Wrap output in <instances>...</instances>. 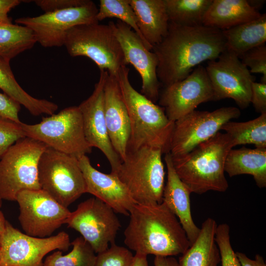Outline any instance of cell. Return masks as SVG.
Wrapping results in <instances>:
<instances>
[{
    "instance_id": "32",
    "label": "cell",
    "mask_w": 266,
    "mask_h": 266,
    "mask_svg": "<svg viewBox=\"0 0 266 266\" xmlns=\"http://www.w3.org/2000/svg\"><path fill=\"white\" fill-rule=\"evenodd\" d=\"M109 18H117L130 27L140 37L146 47L152 50L153 47L145 41L138 29L137 19L129 0H100L97 20L99 22Z\"/></svg>"
},
{
    "instance_id": "36",
    "label": "cell",
    "mask_w": 266,
    "mask_h": 266,
    "mask_svg": "<svg viewBox=\"0 0 266 266\" xmlns=\"http://www.w3.org/2000/svg\"><path fill=\"white\" fill-rule=\"evenodd\" d=\"M24 137L21 123L0 117V158L11 146Z\"/></svg>"
},
{
    "instance_id": "2",
    "label": "cell",
    "mask_w": 266,
    "mask_h": 266,
    "mask_svg": "<svg viewBox=\"0 0 266 266\" xmlns=\"http://www.w3.org/2000/svg\"><path fill=\"white\" fill-rule=\"evenodd\" d=\"M129 216L124 243L135 254L173 257L183 254L191 246L178 218L163 201L136 203Z\"/></svg>"
},
{
    "instance_id": "39",
    "label": "cell",
    "mask_w": 266,
    "mask_h": 266,
    "mask_svg": "<svg viewBox=\"0 0 266 266\" xmlns=\"http://www.w3.org/2000/svg\"><path fill=\"white\" fill-rule=\"evenodd\" d=\"M250 103L257 112L266 113V84L255 81L252 83Z\"/></svg>"
},
{
    "instance_id": "23",
    "label": "cell",
    "mask_w": 266,
    "mask_h": 266,
    "mask_svg": "<svg viewBox=\"0 0 266 266\" xmlns=\"http://www.w3.org/2000/svg\"><path fill=\"white\" fill-rule=\"evenodd\" d=\"M261 15L247 0H213L203 25L224 31L257 19Z\"/></svg>"
},
{
    "instance_id": "46",
    "label": "cell",
    "mask_w": 266,
    "mask_h": 266,
    "mask_svg": "<svg viewBox=\"0 0 266 266\" xmlns=\"http://www.w3.org/2000/svg\"><path fill=\"white\" fill-rule=\"evenodd\" d=\"M1 203H2V200H0V207L1 206Z\"/></svg>"
},
{
    "instance_id": "12",
    "label": "cell",
    "mask_w": 266,
    "mask_h": 266,
    "mask_svg": "<svg viewBox=\"0 0 266 266\" xmlns=\"http://www.w3.org/2000/svg\"><path fill=\"white\" fill-rule=\"evenodd\" d=\"M240 115V110L232 106L211 112L193 110L174 122L169 153L178 156L189 152L219 132L227 122Z\"/></svg>"
},
{
    "instance_id": "8",
    "label": "cell",
    "mask_w": 266,
    "mask_h": 266,
    "mask_svg": "<svg viewBox=\"0 0 266 266\" xmlns=\"http://www.w3.org/2000/svg\"><path fill=\"white\" fill-rule=\"evenodd\" d=\"M26 137L38 140L48 147L77 159L92 151L84 133L78 106H70L43 117L36 124L21 123Z\"/></svg>"
},
{
    "instance_id": "40",
    "label": "cell",
    "mask_w": 266,
    "mask_h": 266,
    "mask_svg": "<svg viewBox=\"0 0 266 266\" xmlns=\"http://www.w3.org/2000/svg\"><path fill=\"white\" fill-rule=\"evenodd\" d=\"M235 253L240 266H266L263 257L260 255L257 254L254 259H251L243 253L239 252Z\"/></svg>"
},
{
    "instance_id": "9",
    "label": "cell",
    "mask_w": 266,
    "mask_h": 266,
    "mask_svg": "<svg viewBox=\"0 0 266 266\" xmlns=\"http://www.w3.org/2000/svg\"><path fill=\"white\" fill-rule=\"evenodd\" d=\"M40 188L66 207L86 193L77 158L48 147L38 163Z\"/></svg>"
},
{
    "instance_id": "30",
    "label": "cell",
    "mask_w": 266,
    "mask_h": 266,
    "mask_svg": "<svg viewBox=\"0 0 266 266\" xmlns=\"http://www.w3.org/2000/svg\"><path fill=\"white\" fill-rule=\"evenodd\" d=\"M213 0H165L169 21L184 26L203 25Z\"/></svg>"
},
{
    "instance_id": "21",
    "label": "cell",
    "mask_w": 266,
    "mask_h": 266,
    "mask_svg": "<svg viewBox=\"0 0 266 266\" xmlns=\"http://www.w3.org/2000/svg\"><path fill=\"white\" fill-rule=\"evenodd\" d=\"M165 162L167 169V181L162 201L178 218L191 245L198 237L200 228L194 223L192 216L191 192L176 174L169 152L165 154Z\"/></svg>"
},
{
    "instance_id": "3",
    "label": "cell",
    "mask_w": 266,
    "mask_h": 266,
    "mask_svg": "<svg viewBox=\"0 0 266 266\" xmlns=\"http://www.w3.org/2000/svg\"><path fill=\"white\" fill-rule=\"evenodd\" d=\"M129 71L124 66L117 75L130 120L127 151L148 147L160 150L163 154L169 153L174 122L168 119L163 107L134 89Z\"/></svg>"
},
{
    "instance_id": "38",
    "label": "cell",
    "mask_w": 266,
    "mask_h": 266,
    "mask_svg": "<svg viewBox=\"0 0 266 266\" xmlns=\"http://www.w3.org/2000/svg\"><path fill=\"white\" fill-rule=\"evenodd\" d=\"M88 0H37L35 4L43 11L50 12L83 5Z\"/></svg>"
},
{
    "instance_id": "31",
    "label": "cell",
    "mask_w": 266,
    "mask_h": 266,
    "mask_svg": "<svg viewBox=\"0 0 266 266\" xmlns=\"http://www.w3.org/2000/svg\"><path fill=\"white\" fill-rule=\"evenodd\" d=\"M71 245L72 249L67 254L57 250L47 256L43 266H94L96 253L81 236L73 240Z\"/></svg>"
},
{
    "instance_id": "37",
    "label": "cell",
    "mask_w": 266,
    "mask_h": 266,
    "mask_svg": "<svg viewBox=\"0 0 266 266\" xmlns=\"http://www.w3.org/2000/svg\"><path fill=\"white\" fill-rule=\"evenodd\" d=\"M20 105L7 95L0 92V117L21 123L18 115Z\"/></svg>"
},
{
    "instance_id": "41",
    "label": "cell",
    "mask_w": 266,
    "mask_h": 266,
    "mask_svg": "<svg viewBox=\"0 0 266 266\" xmlns=\"http://www.w3.org/2000/svg\"><path fill=\"white\" fill-rule=\"evenodd\" d=\"M22 1L20 0H0V20H11L7 15L8 13Z\"/></svg>"
},
{
    "instance_id": "14",
    "label": "cell",
    "mask_w": 266,
    "mask_h": 266,
    "mask_svg": "<svg viewBox=\"0 0 266 266\" xmlns=\"http://www.w3.org/2000/svg\"><path fill=\"white\" fill-rule=\"evenodd\" d=\"M16 201L19 206L18 217L26 233L37 237H47L66 224L71 212L42 189L20 192Z\"/></svg>"
},
{
    "instance_id": "13",
    "label": "cell",
    "mask_w": 266,
    "mask_h": 266,
    "mask_svg": "<svg viewBox=\"0 0 266 266\" xmlns=\"http://www.w3.org/2000/svg\"><path fill=\"white\" fill-rule=\"evenodd\" d=\"M98 8L92 0L73 7L46 12L36 17L18 18L17 24L26 26L33 32L36 41L44 47L64 45L67 32L82 24L98 23Z\"/></svg>"
},
{
    "instance_id": "4",
    "label": "cell",
    "mask_w": 266,
    "mask_h": 266,
    "mask_svg": "<svg viewBox=\"0 0 266 266\" xmlns=\"http://www.w3.org/2000/svg\"><path fill=\"white\" fill-rule=\"evenodd\" d=\"M233 147L232 138L227 133L218 132L189 152L171 156L172 165L191 193L224 192L229 187L225 176V162Z\"/></svg>"
},
{
    "instance_id": "27",
    "label": "cell",
    "mask_w": 266,
    "mask_h": 266,
    "mask_svg": "<svg viewBox=\"0 0 266 266\" xmlns=\"http://www.w3.org/2000/svg\"><path fill=\"white\" fill-rule=\"evenodd\" d=\"M226 50L239 58L252 48L266 41V14L257 19L222 31Z\"/></svg>"
},
{
    "instance_id": "26",
    "label": "cell",
    "mask_w": 266,
    "mask_h": 266,
    "mask_svg": "<svg viewBox=\"0 0 266 266\" xmlns=\"http://www.w3.org/2000/svg\"><path fill=\"white\" fill-rule=\"evenodd\" d=\"M0 89L31 114L39 116L54 114L58 108L57 104L44 99L35 98L27 93L18 84L11 70L10 61L0 57Z\"/></svg>"
},
{
    "instance_id": "34",
    "label": "cell",
    "mask_w": 266,
    "mask_h": 266,
    "mask_svg": "<svg viewBox=\"0 0 266 266\" xmlns=\"http://www.w3.org/2000/svg\"><path fill=\"white\" fill-rule=\"evenodd\" d=\"M230 233L228 224L223 223L217 225L215 239L220 254L221 266H240L231 243Z\"/></svg>"
},
{
    "instance_id": "25",
    "label": "cell",
    "mask_w": 266,
    "mask_h": 266,
    "mask_svg": "<svg viewBox=\"0 0 266 266\" xmlns=\"http://www.w3.org/2000/svg\"><path fill=\"white\" fill-rule=\"evenodd\" d=\"M224 171L230 177L241 174L251 175L260 188H265L266 148H232L226 157Z\"/></svg>"
},
{
    "instance_id": "20",
    "label": "cell",
    "mask_w": 266,
    "mask_h": 266,
    "mask_svg": "<svg viewBox=\"0 0 266 266\" xmlns=\"http://www.w3.org/2000/svg\"><path fill=\"white\" fill-rule=\"evenodd\" d=\"M103 106L109 138L122 161L130 139V120L117 76L108 72L104 86Z\"/></svg>"
},
{
    "instance_id": "16",
    "label": "cell",
    "mask_w": 266,
    "mask_h": 266,
    "mask_svg": "<svg viewBox=\"0 0 266 266\" xmlns=\"http://www.w3.org/2000/svg\"><path fill=\"white\" fill-rule=\"evenodd\" d=\"M214 98L205 67L200 65L184 79L165 86L158 100L168 119L175 122L200 103L214 100Z\"/></svg>"
},
{
    "instance_id": "29",
    "label": "cell",
    "mask_w": 266,
    "mask_h": 266,
    "mask_svg": "<svg viewBox=\"0 0 266 266\" xmlns=\"http://www.w3.org/2000/svg\"><path fill=\"white\" fill-rule=\"evenodd\" d=\"M232 139L234 147L253 144L266 148V113L253 120L243 122L230 121L221 128Z\"/></svg>"
},
{
    "instance_id": "19",
    "label": "cell",
    "mask_w": 266,
    "mask_h": 266,
    "mask_svg": "<svg viewBox=\"0 0 266 266\" xmlns=\"http://www.w3.org/2000/svg\"><path fill=\"white\" fill-rule=\"evenodd\" d=\"M78 160L85 179L86 193L107 204L116 213L129 216L130 211L136 203L117 176L97 170L86 155Z\"/></svg>"
},
{
    "instance_id": "45",
    "label": "cell",
    "mask_w": 266,
    "mask_h": 266,
    "mask_svg": "<svg viewBox=\"0 0 266 266\" xmlns=\"http://www.w3.org/2000/svg\"><path fill=\"white\" fill-rule=\"evenodd\" d=\"M6 221L3 213L0 210V244L5 229Z\"/></svg>"
},
{
    "instance_id": "10",
    "label": "cell",
    "mask_w": 266,
    "mask_h": 266,
    "mask_svg": "<svg viewBox=\"0 0 266 266\" xmlns=\"http://www.w3.org/2000/svg\"><path fill=\"white\" fill-rule=\"evenodd\" d=\"M68 234L61 232L41 238L23 233L7 221L0 244V266H43V258L55 250L66 251Z\"/></svg>"
},
{
    "instance_id": "35",
    "label": "cell",
    "mask_w": 266,
    "mask_h": 266,
    "mask_svg": "<svg viewBox=\"0 0 266 266\" xmlns=\"http://www.w3.org/2000/svg\"><path fill=\"white\" fill-rule=\"evenodd\" d=\"M251 73H261V82L266 84V45L263 44L247 51L239 58Z\"/></svg>"
},
{
    "instance_id": "15",
    "label": "cell",
    "mask_w": 266,
    "mask_h": 266,
    "mask_svg": "<svg viewBox=\"0 0 266 266\" xmlns=\"http://www.w3.org/2000/svg\"><path fill=\"white\" fill-rule=\"evenodd\" d=\"M205 69L214 90V100L231 98L242 109L249 105L255 77L237 56L226 50L217 59L208 61Z\"/></svg>"
},
{
    "instance_id": "43",
    "label": "cell",
    "mask_w": 266,
    "mask_h": 266,
    "mask_svg": "<svg viewBox=\"0 0 266 266\" xmlns=\"http://www.w3.org/2000/svg\"><path fill=\"white\" fill-rule=\"evenodd\" d=\"M147 256L144 255L135 254L131 266H149Z\"/></svg>"
},
{
    "instance_id": "17",
    "label": "cell",
    "mask_w": 266,
    "mask_h": 266,
    "mask_svg": "<svg viewBox=\"0 0 266 266\" xmlns=\"http://www.w3.org/2000/svg\"><path fill=\"white\" fill-rule=\"evenodd\" d=\"M114 29L126 65L131 64L141 77V94L155 103L159 100L160 84L157 75L156 55L149 50L140 37L124 23L118 20L114 23Z\"/></svg>"
},
{
    "instance_id": "11",
    "label": "cell",
    "mask_w": 266,
    "mask_h": 266,
    "mask_svg": "<svg viewBox=\"0 0 266 266\" xmlns=\"http://www.w3.org/2000/svg\"><path fill=\"white\" fill-rule=\"evenodd\" d=\"M68 227L79 233L96 254L115 243L121 224L111 207L96 198L80 203L66 220Z\"/></svg>"
},
{
    "instance_id": "5",
    "label": "cell",
    "mask_w": 266,
    "mask_h": 266,
    "mask_svg": "<svg viewBox=\"0 0 266 266\" xmlns=\"http://www.w3.org/2000/svg\"><path fill=\"white\" fill-rule=\"evenodd\" d=\"M160 150L143 147L127 151L113 172L125 185L137 204L163 201L165 171Z\"/></svg>"
},
{
    "instance_id": "42",
    "label": "cell",
    "mask_w": 266,
    "mask_h": 266,
    "mask_svg": "<svg viewBox=\"0 0 266 266\" xmlns=\"http://www.w3.org/2000/svg\"><path fill=\"white\" fill-rule=\"evenodd\" d=\"M154 266H180L178 260L173 257L155 256Z\"/></svg>"
},
{
    "instance_id": "24",
    "label": "cell",
    "mask_w": 266,
    "mask_h": 266,
    "mask_svg": "<svg viewBox=\"0 0 266 266\" xmlns=\"http://www.w3.org/2000/svg\"><path fill=\"white\" fill-rule=\"evenodd\" d=\"M217 225L211 218L203 222L196 240L179 257L180 266H218L221 257L215 239Z\"/></svg>"
},
{
    "instance_id": "28",
    "label": "cell",
    "mask_w": 266,
    "mask_h": 266,
    "mask_svg": "<svg viewBox=\"0 0 266 266\" xmlns=\"http://www.w3.org/2000/svg\"><path fill=\"white\" fill-rule=\"evenodd\" d=\"M37 42L29 28L12 23L11 20H0V57L9 61Z\"/></svg>"
},
{
    "instance_id": "18",
    "label": "cell",
    "mask_w": 266,
    "mask_h": 266,
    "mask_svg": "<svg viewBox=\"0 0 266 266\" xmlns=\"http://www.w3.org/2000/svg\"><path fill=\"white\" fill-rule=\"evenodd\" d=\"M107 74V70H100L99 81L92 94L78 107L87 142L92 148H97L103 153L110 165L111 172H113L122 161L111 143L104 116V86Z\"/></svg>"
},
{
    "instance_id": "44",
    "label": "cell",
    "mask_w": 266,
    "mask_h": 266,
    "mask_svg": "<svg viewBox=\"0 0 266 266\" xmlns=\"http://www.w3.org/2000/svg\"><path fill=\"white\" fill-rule=\"evenodd\" d=\"M249 4L256 10L259 11L266 2L265 0H247Z\"/></svg>"
},
{
    "instance_id": "33",
    "label": "cell",
    "mask_w": 266,
    "mask_h": 266,
    "mask_svg": "<svg viewBox=\"0 0 266 266\" xmlns=\"http://www.w3.org/2000/svg\"><path fill=\"white\" fill-rule=\"evenodd\" d=\"M133 256L128 248L113 243L97 254L94 266H131Z\"/></svg>"
},
{
    "instance_id": "6",
    "label": "cell",
    "mask_w": 266,
    "mask_h": 266,
    "mask_svg": "<svg viewBox=\"0 0 266 266\" xmlns=\"http://www.w3.org/2000/svg\"><path fill=\"white\" fill-rule=\"evenodd\" d=\"M114 23L82 24L67 32L64 45L72 57L84 56L92 60L100 70L117 76L126 66L124 53L116 36Z\"/></svg>"
},
{
    "instance_id": "7",
    "label": "cell",
    "mask_w": 266,
    "mask_h": 266,
    "mask_svg": "<svg viewBox=\"0 0 266 266\" xmlns=\"http://www.w3.org/2000/svg\"><path fill=\"white\" fill-rule=\"evenodd\" d=\"M48 147L28 137L17 140L0 158V200L16 201L18 194L40 189L38 163Z\"/></svg>"
},
{
    "instance_id": "1",
    "label": "cell",
    "mask_w": 266,
    "mask_h": 266,
    "mask_svg": "<svg viewBox=\"0 0 266 266\" xmlns=\"http://www.w3.org/2000/svg\"><path fill=\"white\" fill-rule=\"evenodd\" d=\"M226 50L222 31L170 22L166 35L152 49L158 60L157 77L164 87L184 79L201 63L217 59Z\"/></svg>"
},
{
    "instance_id": "22",
    "label": "cell",
    "mask_w": 266,
    "mask_h": 266,
    "mask_svg": "<svg viewBox=\"0 0 266 266\" xmlns=\"http://www.w3.org/2000/svg\"><path fill=\"white\" fill-rule=\"evenodd\" d=\"M145 41L152 47L166 35L169 23L165 0H129Z\"/></svg>"
}]
</instances>
